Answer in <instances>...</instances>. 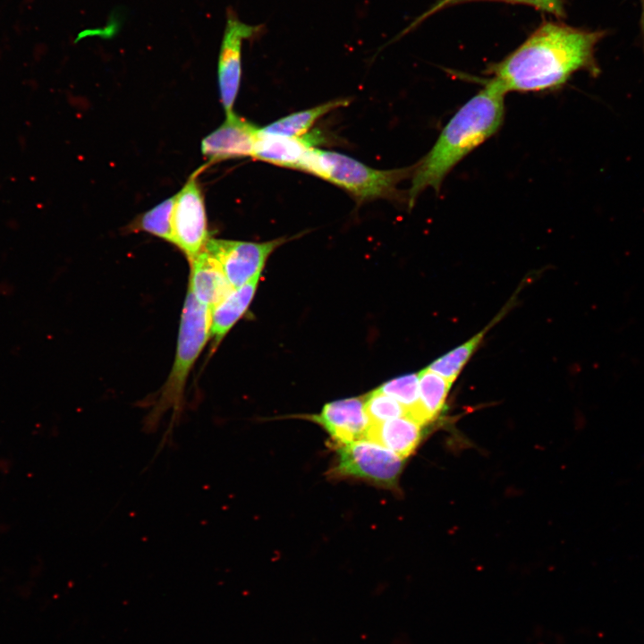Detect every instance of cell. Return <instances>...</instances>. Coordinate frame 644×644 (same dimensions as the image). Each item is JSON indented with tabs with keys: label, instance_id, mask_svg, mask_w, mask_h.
Returning a JSON list of instances; mask_svg holds the SVG:
<instances>
[{
	"label": "cell",
	"instance_id": "obj_1",
	"mask_svg": "<svg viewBox=\"0 0 644 644\" xmlns=\"http://www.w3.org/2000/svg\"><path fill=\"white\" fill-rule=\"evenodd\" d=\"M606 33L545 21L515 50L489 65L488 80L505 94L557 90L579 71L598 72L595 48Z\"/></svg>",
	"mask_w": 644,
	"mask_h": 644
},
{
	"label": "cell",
	"instance_id": "obj_2",
	"mask_svg": "<svg viewBox=\"0 0 644 644\" xmlns=\"http://www.w3.org/2000/svg\"><path fill=\"white\" fill-rule=\"evenodd\" d=\"M505 95L487 80L484 87L453 115L430 150L413 165L409 208L426 189L438 192L448 174L500 130L504 120Z\"/></svg>",
	"mask_w": 644,
	"mask_h": 644
},
{
	"label": "cell",
	"instance_id": "obj_3",
	"mask_svg": "<svg viewBox=\"0 0 644 644\" xmlns=\"http://www.w3.org/2000/svg\"><path fill=\"white\" fill-rule=\"evenodd\" d=\"M300 170L343 189L360 201H366L394 196L399 182L411 176L413 166L375 169L345 154L314 147Z\"/></svg>",
	"mask_w": 644,
	"mask_h": 644
},
{
	"label": "cell",
	"instance_id": "obj_4",
	"mask_svg": "<svg viewBox=\"0 0 644 644\" xmlns=\"http://www.w3.org/2000/svg\"><path fill=\"white\" fill-rule=\"evenodd\" d=\"M211 309L188 290L181 316L178 342L171 372L162 387L152 416L179 411L188 376L210 337Z\"/></svg>",
	"mask_w": 644,
	"mask_h": 644
},
{
	"label": "cell",
	"instance_id": "obj_5",
	"mask_svg": "<svg viewBox=\"0 0 644 644\" xmlns=\"http://www.w3.org/2000/svg\"><path fill=\"white\" fill-rule=\"evenodd\" d=\"M336 456L328 475L331 479H351L393 489L398 487L403 458L384 446L360 439L335 445Z\"/></svg>",
	"mask_w": 644,
	"mask_h": 644
},
{
	"label": "cell",
	"instance_id": "obj_6",
	"mask_svg": "<svg viewBox=\"0 0 644 644\" xmlns=\"http://www.w3.org/2000/svg\"><path fill=\"white\" fill-rule=\"evenodd\" d=\"M202 167L195 171L182 189L176 194L172 214L174 243L187 257L195 258L210 238L204 199L197 176Z\"/></svg>",
	"mask_w": 644,
	"mask_h": 644
},
{
	"label": "cell",
	"instance_id": "obj_7",
	"mask_svg": "<svg viewBox=\"0 0 644 644\" xmlns=\"http://www.w3.org/2000/svg\"><path fill=\"white\" fill-rule=\"evenodd\" d=\"M264 31V24L245 23L232 8H227L217 62L220 98L226 114L233 113V107L241 84L242 42L257 38Z\"/></svg>",
	"mask_w": 644,
	"mask_h": 644
},
{
	"label": "cell",
	"instance_id": "obj_8",
	"mask_svg": "<svg viewBox=\"0 0 644 644\" xmlns=\"http://www.w3.org/2000/svg\"><path fill=\"white\" fill-rule=\"evenodd\" d=\"M284 239L250 242L209 238L204 250L217 262L233 289L261 273L268 256Z\"/></svg>",
	"mask_w": 644,
	"mask_h": 644
},
{
	"label": "cell",
	"instance_id": "obj_9",
	"mask_svg": "<svg viewBox=\"0 0 644 644\" xmlns=\"http://www.w3.org/2000/svg\"><path fill=\"white\" fill-rule=\"evenodd\" d=\"M259 128L234 113L202 140L201 152L209 163L251 157Z\"/></svg>",
	"mask_w": 644,
	"mask_h": 644
},
{
	"label": "cell",
	"instance_id": "obj_10",
	"mask_svg": "<svg viewBox=\"0 0 644 644\" xmlns=\"http://www.w3.org/2000/svg\"><path fill=\"white\" fill-rule=\"evenodd\" d=\"M332 437L334 445L365 439L369 422L361 398L326 403L319 414L309 417Z\"/></svg>",
	"mask_w": 644,
	"mask_h": 644
},
{
	"label": "cell",
	"instance_id": "obj_11",
	"mask_svg": "<svg viewBox=\"0 0 644 644\" xmlns=\"http://www.w3.org/2000/svg\"><path fill=\"white\" fill-rule=\"evenodd\" d=\"M318 136L286 137L265 133L259 128L252 157L272 165L300 170Z\"/></svg>",
	"mask_w": 644,
	"mask_h": 644
},
{
	"label": "cell",
	"instance_id": "obj_12",
	"mask_svg": "<svg viewBox=\"0 0 644 644\" xmlns=\"http://www.w3.org/2000/svg\"><path fill=\"white\" fill-rule=\"evenodd\" d=\"M189 262L188 290L210 309L233 290L220 266L204 249Z\"/></svg>",
	"mask_w": 644,
	"mask_h": 644
},
{
	"label": "cell",
	"instance_id": "obj_13",
	"mask_svg": "<svg viewBox=\"0 0 644 644\" xmlns=\"http://www.w3.org/2000/svg\"><path fill=\"white\" fill-rule=\"evenodd\" d=\"M422 426L411 415L370 424L365 439L375 442L405 459L410 456L422 437Z\"/></svg>",
	"mask_w": 644,
	"mask_h": 644
},
{
	"label": "cell",
	"instance_id": "obj_14",
	"mask_svg": "<svg viewBox=\"0 0 644 644\" xmlns=\"http://www.w3.org/2000/svg\"><path fill=\"white\" fill-rule=\"evenodd\" d=\"M260 274L242 286L233 289L224 300L211 309L210 338L212 351L248 309L255 294Z\"/></svg>",
	"mask_w": 644,
	"mask_h": 644
},
{
	"label": "cell",
	"instance_id": "obj_15",
	"mask_svg": "<svg viewBox=\"0 0 644 644\" xmlns=\"http://www.w3.org/2000/svg\"><path fill=\"white\" fill-rule=\"evenodd\" d=\"M418 376L419 401L411 416L424 425L442 411L453 382L427 368Z\"/></svg>",
	"mask_w": 644,
	"mask_h": 644
},
{
	"label": "cell",
	"instance_id": "obj_16",
	"mask_svg": "<svg viewBox=\"0 0 644 644\" xmlns=\"http://www.w3.org/2000/svg\"><path fill=\"white\" fill-rule=\"evenodd\" d=\"M348 104L349 100L344 98L331 100L282 117L260 129L263 132L268 134L302 137L309 132L315 123L322 116Z\"/></svg>",
	"mask_w": 644,
	"mask_h": 644
},
{
	"label": "cell",
	"instance_id": "obj_17",
	"mask_svg": "<svg viewBox=\"0 0 644 644\" xmlns=\"http://www.w3.org/2000/svg\"><path fill=\"white\" fill-rule=\"evenodd\" d=\"M175 196L163 200L161 203L141 215L130 225L131 230L143 231L174 243L172 233V214Z\"/></svg>",
	"mask_w": 644,
	"mask_h": 644
},
{
	"label": "cell",
	"instance_id": "obj_18",
	"mask_svg": "<svg viewBox=\"0 0 644 644\" xmlns=\"http://www.w3.org/2000/svg\"><path fill=\"white\" fill-rule=\"evenodd\" d=\"M487 328L434 360L427 369L453 382L484 337Z\"/></svg>",
	"mask_w": 644,
	"mask_h": 644
},
{
	"label": "cell",
	"instance_id": "obj_19",
	"mask_svg": "<svg viewBox=\"0 0 644 644\" xmlns=\"http://www.w3.org/2000/svg\"><path fill=\"white\" fill-rule=\"evenodd\" d=\"M369 425L396 419L407 414L406 409L393 397L376 389L364 401Z\"/></svg>",
	"mask_w": 644,
	"mask_h": 644
},
{
	"label": "cell",
	"instance_id": "obj_20",
	"mask_svg": "<svg viewBox=\"0 0 644 644\" xmlns=\"http://www.w3.org/2000/svg\"><path fill=\"white\" fill-rule=\"evenodd\" d=\"M377 389L399 402L406 409L408 415L414 412L419 401L418 374L396 377Z\"/></svg>",
	"mask_w": 644,
	"mask_h": 644
},
{
	"label": "cell",
	"instance_id": "obj_21",
	"mask_svg": "<svg viewBox=\"0 0 644 644\" xmlns=\"http://www.w3.org/2000/svg\"><path fill=\"white\" fill-rule=\"evenodd\" d=\"M511 3H520L533 6L541 11L549 13L557 17H564L565 14L563 0H500Z\"/></svg>",
	"mask_w": 644,
	"mask_h": 644
},
{
	"label": "cell",
	"instance_id": "obj_22",
	"mask_svg": "<svg viewBox=\"0 0 644 644\" xmlns=\"http://www.w3.org/2000/svg\"><path fill=\"white\" fill-rule=\"evenodd\" d=\"M462 1H468V0H440L438 3H436L435 5H433L430 9H428L427 12H425L423 14H421L419 17H418L407 29H405L401 35L403 36L405 33L409 32L411 30H412L414 27H416L419 23H420L422 21H424L426 18L429 17L430 15L434 14L435 13L438 12L439 10L445 8L446 6L453 4H457Z\"/></svg>",
	"mask_w": 644,
	"mask_h": 644
},
{
	"label": "cell",
	"instance_id": "obj_23",
	"mask_svg": "<svg viewBox=\"0 0 644 644\" xmlns=\"http://www.w3.org/2000/svg\"><path fill=\"white\" fill-rule=\"evenodd\" d=\"M641 5H642V13H641V29L644 34V0H640Z\"/></svg>",
	"mask_w": 644,
	"mask_h": 644
}]
</instances>
